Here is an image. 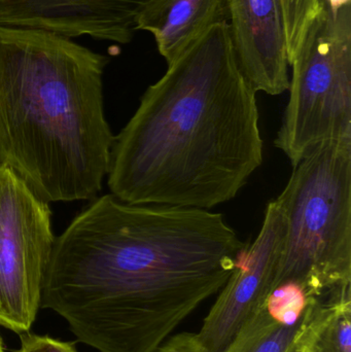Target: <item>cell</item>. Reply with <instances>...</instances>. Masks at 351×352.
I'll return each mask as SVG.
<instances>
[{
  "mask_svg": "<svg viewBox=\"0 0 351 352\" xmlns=\"http://www.w3.org/2000/svg\"><path fill=\"white\" fill-rule=\"evenodd\" d=\"M257 92L239 67L228 23L168 63L115 138L107 184L136 205L210 210L263 163Z\"/></svg>",
  "mask_w": 351,
  "mask_h": 352,
  "instance_id": "cell-2",
  "label": "cell"
},
{
  "mask_svg": "<svg viewBox=\"0 0 351 352\" xmlns=\"http://www.w3.org/2000/svg\"><path fill=\"white\" fill-rule=\"evenodd\" d=\"M155 352H208L195 333H181L164 341Z\"/></svg>",
  "mask_w": 351,
  "mask_h": 352,
  "instance_id": "cell-15",
  "label": "cell"
},
{
  "mask_svg": "<svg viewBox=\"0 0 351 352\" xmlns=\"http://www.w3.org/2000/svg\"><path fill=\"white\" fill-rule=\"evenodd\" d=\"M239 67L256 92L276 96L290 85L282 0H228Z\"/></svg>",
  "mask_w": 351,
  "mask_h": 352,
  "instance_id": "cell-9",
  "label": "cell"
},
{
  "mask_svg": "<svg viewBox=\"0 0 351 352\" xmlns=\"http://www.w3.org/2000/svg\"><path fill=\"white\" fill-rule=\"evenodd\" d=\"M276 202L286 235L273 291L294 283L321 298L351 287V138L311 151Z\"/></svg>",
  "mask_w": 351,
  "mask_h": 352,
  "instance_id": "cell-4",
  "label": "cell"
},
{
  "mask_svg": "<svg viewBox=\"0 0 351 352\" xmlns=\"http://www.w3.org/2000/svg\"><path fill=\"white\" fill-rule=\"evenodd\" d=\"M288 105L274 144L297 166L325 142L351 138V3L324 6L290 63Z\"/></svg>",
  "mask_w": 351,
  "mask_h": 352,
  "instance_id": "cell-5",
  "label": "cell"
},
{
  "mask_svg": "<svg viewBox=\"0 0 351 352\" xmlns=\"http://www.w3.org/2000/svg\"><path fill=\"white\" fill-rule=\"evenodd\" d=\"M286 235V219L276 200L268 203L257 238L237 258L236 266L197 333L208 352H223L266 303Z\"/></svg>",
  "mask_w": 351,
  "mask_h": 352,
  "instance_id": "cell-7",
  "label": "cell"
},
{
  "mask_svg": "<svg viewBox=\"0 0 351 352\" xmlns=\"http://www.w3.org/2000/svg\"><path fill=\"white\" fill-rule=\"evenodd\" d=\"M311 298L294 283L280 285L223 352H288Z\"/></svg>",
  "mask_w": 351,
  "mask_h": 352,
  "instance_id": "cell-11",
  "label": "cell"
},
{
  "mask_svg": "<svg viewBox=\"0 0 351 352\" xmlns=\"http://www.w3.org/2000/svg\"><path fill=\"white\" fill-rule=\"evenodd\" d=\"M324 6L323 0H282L288 65Z\"/></svg>",
  "mask_w": 351,
  "mask_h": 352,
  "instance_id": "cell-13",
  "label": "cell"
},
{
  "mask_svg": "<svg viewBox=\"0 0 351 352\" xmlns=\"http://www.w3.org/2000/svg\"><path fill=\"white\" fill-rule=\"evenodd\" d=\"M45 202L0 166V326L28 333L41 308L56 237Z\"/></svg>",
  "mask_w": 351,
  "mask_h": 352,
  "instance_id": "cell-6",
  "label": "cell"
},
{
  "mask_svg": "<svg viewBox=\"0 0 351 352\" xmlns=\"http://www.w3.org/2000/svg\"><path fill=\"white\" fill-rule=\"evenodd\" d=\"M295 343L298 352H351V287L311 298Z\"/></svg>",
  "mask_w": 351,
  "mask_h": 352,
  "instance_id": "cell-12",
  "label": "cell"
},
{
  "mask_svg": "<svg viewBox=\"0 0 351 352\" xmlns=\"http://www.w3.org/2000/svg\"><path fill=\"white\" fill-rule=\"evenodd\" d=\"M323 1L334 12L351 3V0H323Z\"/></svg>",
  "mask_w": 351,
  "mask_h": 352,
  "instance_id": "cell-16",
  "label": "cell"
},
{
  "mask_svg": "<svg viewBox=\"0 0 351 352\" xmlns=\"http://www.w3.org/2000/svg\"><path fill=\"white\" fill-rule=\"evenodd\" d=\"M0 352H5V351H4L3 342H2L1 337H0Z\"/></svg>",
  "mask_w": 351,
  "mask_h": 352,
  "instance_id": "cell-18",
  "label": "cell"
},
{
  "mask_svg": "<svg viewBox=\"0 0 351 352\" xmlns=\"http://www.w3.org/2000/svg\"><path fill=\"white\" fill-rule=\"evenodd\" d=\"M228 20V0H146L136 30L154 36L159 53L168 64L208 29Z\"/></svg>",
  "mask_w": 351,
  "mask_h": 352,
  "instance_id": "cell-10",
  "label": "cell"
},
{
  "mask_svg": "<svg viewBox=\"0 0 351 352\" xmlns=\"http://www.w3.org/2000/svg\"><path fill=\"white\" fill-rule=\"evenodd\" d=\"M146 0H0V26L126 45Z\"/></svg>",
  "mask_w": 351,
  "mask_h": 352,
  "instance_id": "cell-8",
  "label": "cell"
},
{
  "mask_svg": "<svg viewBox=\"0 0 351 352\" xmlns=\"http://www.w3.org/2000/svg\"><path fill=\"white\" fill-rule=\"evenodd\" d=\"M288 352H298V351H297L296 349V343L294 342V344H293V346L291 347L290 351H288Z\"/></svg>",
  "mask_w": 351,
  "mask_h": 352,
  "instance_id": "cell-17",
  "label": "cell"
},
{
  "mask_svg": "<svg viewBox=\"0 0 351 352\" xmlns=\"http://www.w3.org/2000/svg\"><path fill=\"white\" fill-rule=\"evenodd\" d=\"M247 246L222 213L104 195L56 238L41 308L99 352H155Z\"/></svg>",
  "mask_w": 351,
  "mask_h": 352,
  "instance_id": "cell-1",
  "label": "cell"
},
{
  "mask_svg": "<svg viewBox=\"0 0 351 352\" xmlns=\"http://www.w3.org/2000/svg\"><path fill=\"white\" fill-rule=\"evenodd\" d=\"M16 352H78L72 343L47 336L23 333L21 347Z\"/></svg>",
  "mask_w": 351,
  "mask_h": 352,
  "instance_id": "cell-14",
  "label": "cell"
},
{
  "mask_svg": "<svg viewBox=\"0 0 351 352\" xmlns=\"http://www.w3.org/2000/svg\"><path fill=\"white\" fill-rule=\"evenodd\" d=\"M107 63L71 38L0 26V166L45 202L102 188L115 138L104 113Z\"/></svg>",
  "mask_w": 351,
  "mask_h": 352,
  "instance_id": "cell-3",
  "label": "cell"
}]
</instances>
